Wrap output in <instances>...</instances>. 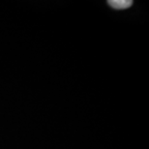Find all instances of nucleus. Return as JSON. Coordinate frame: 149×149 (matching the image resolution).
Here are the masks:
<instances>
[{"label":"nucleus","mask_w":149,"mask_h":149,"mask_svg":"<svg viewBox=\"0 0 149 149\" xmlns=\"http://www.w3.org/2000/svg\"><path fill=\"white\" fill-rule=\"evenodd\" d=\"M108 4L116 10H125L132 6L133 1L132 0H109L108 1Z\"/></svg>","instance_id":"1"}]
</instances>
